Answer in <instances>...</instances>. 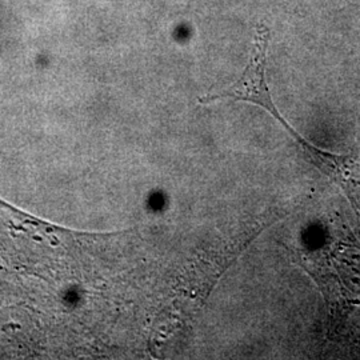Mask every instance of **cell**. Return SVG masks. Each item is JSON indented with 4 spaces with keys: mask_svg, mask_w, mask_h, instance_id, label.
Returning a JSON list of instances; mask_svg holds the SVG:
<instances>
[{
    "mask_svg": "<svg viewBox=\"0 0 360 360\" xmlns=\"http://www.w3.org/2000/svg\"><path fill=\"white\" fill-rule=\"evenodd\" d=\"M270 38V31L267 27L263 25L257 26L250 62L243 75L231 86L200 98L199 103L208 104L217 101H223V99H231V101H245V102L257 104L263 107L267 112H270L271 115L274 116L291 135L295 132V129L287 123V120L281 115L279 110L272 102L267 80H266V65H267V51H269Z\"/></svg>",
    "mask_w": 360,
    "mask_h": 360,
    "instance_id": "cell-1",
    "label": "cell"
},
{
    "mask_svg": "<svg viewBox=\"0 0 360 360\" xmlns=\"http://www.w3.org/2000/svg\"><path fill=\"white\" fill-rule=\"evenodd\" d=\"M303 154L336 184L342 187L354 207L360 211V160L348 155H336L319 150L303 136L295 141Z\"/></svg>",
    "mask_w": 360,
    "mask_h": 360,
    "instance_id": "cell-2",
    "label": "cell"
}]
</instances>
